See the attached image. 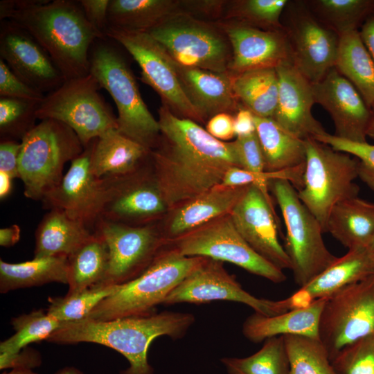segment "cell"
<instances>
[{"instance_id":"1","label":"cell","mask_w":374,"mask_h":374,"mask_svg":"<svg viewBox=\"0 0 374 374\" xmlns=\"http://www.w3.org/2000/svg\"><path fill=\"white\" fill-rule=\"evenodd\" d=\"M158 113L161 136L151 160L168 210L220 185L229 168H240L233 141L215 139L165 105Z\"/></svg>"},{"instance_id":"2","label":"cell","mask_w":374,"mask_h":374,"mask_svg":"<svg viewBox=\"0 0 374 374\" xmlns=\"http://www.w3.org/2000/svg\"><path fill=\"white\" fill-rule=\"evenodd\" d=\"M0 19L29 33L65 80L89 74L91 48L107 37L88 21L78 1L3 0Z\"/></svg>"},{"instance_id":"3","label":"cell","mask_w":374,"mask_h":374,"mask_svg":"<svg viewBox=\"0 0 374 374\" xmlns=\"http://www.w3.org/2000/svg\"><path fill=\"white\" fill-rule=\"evenodd\" d=\"M194 322L192 314L169 311L108 321L85 318L62 323L46 341L58 344L87 342L103 345L128 361L129 366L120 374H154L148 359L152 341L163 335L181 339Z\"/></svg>"},{"instance_id":"4","label":"cell","mask_w":374,"mask_h":374,"mask_svg":"<svg viewBox=\"0 0 374 374\" xmlns=\"http://www.w3.org/2000/svg\"><path fill=\"white\" fill-rule=\"evenodd\" d=\"M107 37L97 39L89 53V73L114 100L117 130L152 151L159 144L158 120L149 111L124 57Z\"/></svg>"},{"instance_id":"5","label":"cell","mask_w":374,"mask_h":374,"mask_svg":"<svg viewBox=\"0 0 374 374\" xmlns=\"http://www.w3.org/2000/svg\"><path fill=\"white\" fill-rule=\"evenodd\" d=\"M204 257L185 256L164 247L151 265L136 278L118 285L87 318L108 321L154 313L168 294L198 265Z\"/></svg>"},{"instance_id":"6","label":"cell","mask_w":374,"mask_h":374,"mask_svg":"<svg viewBox=\"0 0 374 374\" xmlns=\"http://www.w3.org/2000/svg\"><path fill=\"white\" fill-rule=\"evenodd\" d=\"M19 179L24 194L42 201L61 181L65 164L84 150L75 132L53 119H44L21 141Z\"/></svg>"},{"instance_id":"7","label":"cell","mask_w":374,"mask_h":374,"mask_svg":"<svg viewBox=\"0 0 374 374\" xmlns=\"http://www.w3.org/2000/svg\"><path fill=\"white\" fill-rule=\"evenodd\" d=\"M306 156L299 198L326 232L332 208L358 197V159L314 138L305 139Z\"/></svg>"},{"instance_id":"8","label":"cell","mask_w":374,"mask_h":374,"mask_svg":"<svg viewBox=\"0 0 374 374\" xmlns=\"http://www.w3.org/2000/svg\"><path fill=\"white\" fill-rule=\"evenodd\" d=\"M269 186L285 222L284 249L291 262L294 280L300 287L305 286L338 257L326 247L320 223L300 200L294 186L288 180L276 179Z\"/></svg>"},{"instance_id":"9","label":"cell","mask_w":374,"mask_h":374,"mask_svg":"<svg viewBox=\"0 0 374 374\" xmlns=\"http://www.w3.org/2000/svg\"><path fill=\"white\" fill-rule=\"evenodd\" d=\"M148 33L180 66L229 73L231 44L215 21L180 12L169 17Z\"/></svg>"},{"instance_id":"10","label":"cell","mask_w":374,"mask_h":374,"mask_svg":"<svg viewBox=\"0 0 374 374\" xmlns=\"http://www.w3.org/2000/svg\"><path fill=\"white\" fill-rule=\"evenodd\" d=\"M100 86L91 75L65 80L45 96L37 110L40 121H60L77 134L86 148L107 131L117 130V116L100 95Z\"/></svg>"},{"instance_id":"11","label":"cell","mask_w":374,"mask_h":374,"mask_svg":"<svg viewBox=\"0 0 374 374\" xmlns=\"http://www.w3.org/2000/svg\"><path fill=\"white\" fill-rule=\"evenodd\" d=\"M166 246L185 256L205 257L233 263L274 283L286 280L282 269L260 256L244 240L230 214L168 240Z\"/></svg>"},{"instance_id":"12","label":"cell","mask_w":374,"mask_h":374,"mask_svg":"<svg viewBox=\"0 0 374 374\" xmlns=\"http://www.w3.org/2000/svg\"><path fill=\"white\" fill-rule=\"evenodd\" d=\"M105 36L122 46L138 63L141 80L150 86L176 116L204 123L200 114L186 96L175 61L148 33L108 26Z\"/></svg>"},{"instance_id":"13","label":"cell","mask_w":374,"mask_h":374,"mask_svg":"<svg viewBox=\"0 0 374 374\" xmlns=\"http://www.w3.org/2000/svg\"><path fill=\"white\" fill-rule=\"evenodd\" d=\"M374 332V275L349 285L326 298L319 339L330 359L346 346Z\"/></svg>"},{"instance_id":"14","label":"cell","mask_w":374,"mask_h":374,"mask_svg":"<svg viewBox=\"0 0 374 374\" xmlns=\"http://www.w3.org/2000/svg\"><path fill=\"white\" fill-rule=\"evenodd\" d=\"M281 23L292 65L311 83L319 82L335 66L339 36L314 16L305 0H289Z\"/></svg>"},{"instance_id":"15","label":"cell","mask_w":374,"mask_h":374,"mask_svg":"<svg viewBox=\"0 0 374 374\" xmlns=\"http://www.w3.org/2000/svg\"><path fill=\"white\" fill-rule=\"evenodd\" d=\"M94 231L109 249L108 269L102 285H118L139 276L166 244L163 233L152 224L130 226L100 219Z\"/></svg>"},{"instance_id":"16","label":"cell","mask_w":374,"mask_h":374,"mask_svg":"<svg viewBox=\"0 0 374 374\" xmlns=\"http://www.w3.org/2000/svg\"><path fill=\"white\" fill-rule=\"evenodd\" d=\"M150 158L131 173L103 178L106 195L100 219L143 226L152 224L168 210L157 186L152 160L148 166Z\"/></svg>"},{"instance_id":"17","label":"cell","mask_w":374,"mask_h":374,"mask_svg":"<svg viewBox=\"0 0 374 374\" xmlns=\"http://www.w3.org/2000/svg\"><path fill=\"white\" fill-rule=\"evenodd\" d=\"M229 301L245 304L265 316L287 310L283 301L256 297L244 290L235 277L227 272L223 262L205 258L167 296L163 305L180 303L202 304L213 301Z\"/></svg>"},{"instance_id":"18","label":"cell","mask_w":374,"mask_h":374,"mask_svg":"<svg viewBox=\"0 0 374 374\" xmlns=\"http://www.w3.org/2000/svg\"><path fill=\"white\" fill-rule=\"evenodd\" d=\"M91 143L71 162L59 184L42 200L48 209L59 208L94 231L105 202V186L90 168Z\"/></svg>"},{"instance_id":"19","label":"cell","mask_w":374,"mask_h":374,"mask_svg":"<svg viewBox=\"0 0 374 374\" xmlns=\"http://www.w3.org/2000/svg\"><path fill=\"white\" fill-rule=\"evenodd\" d=\"M230 215L237 231L256 253L282 270L291 269L290 260L278 240L270 196L250 185Z\"/></svg>"},{"instance_id":"20","label":"cell","mask_w":374,"mask_h":374,"mask_svg":"<svg viewBox=\"0 0 374 374\" xmlns=\"http://www.w3.org/2000/svg\"><path fill=\"white\" fill-rule=\"evenodd\" d=\"M0 59L18 78L43 93L55 90L65 81L45 50L9 20L1 21Z\"/></svg>"},{"instance_id":"21","label":"cell","mask_w":374,"mask_h":374,"mask_svg":"<svg viewBox=\"0 0 374 374\" xmlns=\"http://www.w3.org/2000/svg\"><path fill=\"white\" fill-rule=\"evenodd\" d=\"M215 22L231 44L232 54L228 67L231 75L292 63L283 29L267 30L234 20L221 19Z\"/></svg>"},{"instance_id":"22","label":"cell","mask_w":374,"mask_h":374,"mask_svg":"<svg viewBox=\"0 0 374 374\" xmlns=\"http://www.w3.org/2000/svg\"><path fill=\"white\" fill-rule=\"evenodd\" d=\"M313 89L315 103L322 106L333 121L335 136L367 142L370 108L350 81L333 67L313 84Z\"/></svg>"},{"instance_id":"23","label":"cell","mask_w":374,"mask_h":374,"mask_svg":"<svg viewBox=\"0 0 374 374\" xmlns=\"http://www.w3.org/2000/svg\"><path fill=\"white\" fill-rule=\"evenodd\" d=\"M276 69L278 94L272 118L285 130L303 140L327 133L312 113L315 103L313 84L291 62H285Z\"/></svg>"},{"instance_id":"24","label":"cell","mask_w":374,"mask_h":374,"mask_svg":"<svg viewBox=\"0 0 374 374\" xmlns=\"http://www.w3.org/2000/svg\"><path fill=\"white\" fill-rule=\"evenodd\" d=\"M175 63L186 96L206 122L220 113L235 114L242 106L234 94L229 73Z\"/></svg>"},{"instance_id":"25","label":"cell","mask_w":374,"mask_h":374,"mask_svg":"<svg viewBox=\"0 0 374 374\" xmlns=\"http://www.w3.org/2000/svg\"><path fill=\"white\" fill-rule=\"evenodd\" d=\"M248 186L217 185L174 208L175 211L163 231L166 241L230 214Z\"/></svg>"},{"instance_id":"26","label":"cell","mask_w":374,"mask_h":374,"mask_svg":"<svg viewBox=\"0 0 374 374\" xmlns=\"http://www.w3.org/2000/svg\"><path fill=\"white\" fill-rule=\"evenodd\" d=\"M151 151L112 129L91 143L90 168L98 178L131 173L150 158Z\"/></svg>"},{"instance_id":"27","label":"cell","mask_w":374,"mask_h":374,"mask_svg":"<svg viewBox=\"0 0 374 374\" xmlns=\"http://www.w3.org/2000/svg\"><path fill=\"white\" fill-rule=\"evenodd\" d=\"M326 300V298L316 299L306 309L288 310L274 316L254 312L243 323L242 334L255 344L271 337L286 335L319 339L320 316Z\"/></svg>"},{"instance_id":"28","label":"cell","mask_w":374,"mask_h":374,"mask_svg":"<svg viewBox=\"0 0 374 374\" xmlns=\"http://www.w3.org/2000/svg\"><path fill=\"white\" fill-rule=\"evenodd\" d=\"M93 233L63 210L50 209L35 231L34 258L68 256L89 240Z\"/></svg>"},{"instance_id":"29","label":"cell","mask_w":374,"mask_h":374,"mask_svg":"<svg viewBox=\"0 0 374 374\" xmlns=\"http://www.w3.org/2000/svg\"><path fill=\"white\" fill-rule=\"evenodd\" d=\"M326 232L348 250L367 248L374 238V203L358 197L337 203L330 213Z\"/></svg>"},{"instance_id":"30","label":"cell","mask_w":374,"mask_h":374,"mask_svg":"<svg viewBox=\"0 0 374 374\" xmlns=\"http://www.w3.org/2000/svg\"><path fill=\"white\" fill-rule=\"evenodd\" d=\"M255 123L266 171L284 170L305 163V140L292 134L272 118L255 116Z\"/></svg>"},{"instance_id":"31","label":"cell","mask_w":374,"mask_h":374,"mask_svg":"<svg viewBox=\"0 0 374 374\" xmlns=\"http://www.w3.org/2000/svg\"><path fill=\"white\" fill-rule=\"evenodd\" d=\"M339 36L335 68L360 93L370 107L374 102V60L364 45L359 30Z\"/></svg>"},{"instance_id":"32","label":"cell","mask_w":374,"mask_h":374,"mask_svg":"<svg viewBox=\"0 0 374 374\" xmlns=\"http://www.w3.org/2000/svg\"><path fill=\"white\" fill-rule=\"evenodd\" d=\"M67 256L35 258L11 263L0 260V292L50 283L67 284Z\"/></svg>"},{"instance_id":"33","label":"cell","mask_w":374,"mask_h":374,"mask_svg":"<svg viewBox=\"0 0 374 374\" xmlns=\"http://www.w3.org/2000/svg\"><path fill=\"white\" fill-rule=\"evenodd\" d=\"M184 12L178 0H110L109 26L148 33L171 15Z\"/></svg>"},{"instance_id":"34","label":"cell","mask_w":374,"mask_h":374,"mask_svg":"<svg viewBox=\"0 0 374 374\" xmlns=\"http://www.w3.org/2000/svg\"><path fill=\"white\" fill-rule=\"evenodd\" d=\"M231 77L234 94L242 106L256 116L273 117L278 94L276 68L251 70Z\"/></svg>"},{"instance_id":"35","label":"cell","mask_w":374,"mask_h":374,"mask_svg":"<svg viewBox=\"0 0 374 374\" xmlns=\"http://www.w3.org/2000/svg\"><path fill=\"white\" fill-rule=\"evenodd\" d=\"M374 275L366 248L348 250L305 286L316 299H326L349 285Z\"/></svg>"},{"instance_id":"36","label":"cell","mask_w":374,"mask_h":374,"mask_svg":"<svg viewBox=\"0 0 374 374\" xmlns=\"http://www.w3.org/2000/svg\"><path fill=\"white\" fill-rule=\"evenodd\" d=\"M109 265L108 247L100 235L93 236L67 257V294L100 285Z\"/></svg>"},{"instance_id":"37","label":"cell","mask_w":374,"mask_h":374,"mask_svg":"<svg viewBox=\"0 0 374 374\" xmlns=\"http://www.w3.org/2000/svg\"><path fill=\"white\" fill-rule=\"evenodd\" d=\"M314 16L338 35L359 30L374 12V0H305Z\"/></svg>"},{"instance_id":"38","label":"cell","mask_w":374,"mask_h":374,"mask_svg":"<svg viewBox=\"0 0 374 374\" xmlns=\"http://www.w3.org/2000/svg\"><path fill=\"white\" fill-rule=\"evenodd\" d=\"M228 374H289L290 364L283 336L266 339L262 348L247 357H223Z\"/></svg>"},{"instance_id":"39","label":"cell","mask_w":374,"mask_h":374,"mask_svg":"<svg viewBox=\"0 0 374 374\" xmlns=\"http://www.w3.org/2000/svg\"><path fill=\"white\" fill-rule=\"evenodd\" d=\"M289 359V374H337L319 339L283 336Z\"/></svg>"},{"instance_id":"40","label":"cell","mask_w":374,"mask_h":374,"mask_svg":"<svg viewBox=\"0 0 374 374\" xmlns=\"http://www.w3.org/2000/svg\"><path fill=\"white\" fill-rule=\"evenodd\" d=\"M289 0L228 1L222 19L267 30H283L282 15Z\"/></svg>"},{"instance_id":"41","label":"cell","mask_w":374,"mask_h":374,"mask_svg":"<svg viewBox=\"0 0 374 374\" xmlns=\"http://www.w3.org/2000/svg\"><path fill=\"white\" fill-rule=\"evenodd\" d=\"M11 323L15 333L1 342V353H17L30 344L46 340L62 324L44 310L14 317Z\"/></svg>"},{"instance_id":"42","label":"cell","mask_w":374,"mask_h":374,"mask_svg":"<svg viewBox=\"0 0 374 374\" xmlns=\"http://www.w3.org/2000/svg\"><path fill=\"white\" fill-rule=\"evenodd\" d=\"M118 285H97L64 296L49 297L47 312L61 323L82 320L105 298L113 294Z\"/></svg>"},{"instance_id":"43","label":"cell","mask_w":374,"mask_h":374,"mask_svg":"<svg viewBox=\"0 0 374 374\" xmlns=\"http://www.w3.org/2000/svg\"><path fill=\"white\" fill-rule=\"evenodd\" d=\"M41 103L0 97L1 140L21 141L35 126L36 113Z\"/></svg>"},{"instance_id":"44","label":"cell","mask_w":374,"mask_h":374,"mask_svg":"<svg viewBox=\"0 0 374 374\" xmlns=\"http://www.w3.org/2000/svg\"><path fill=\"white\" fill-rule=\"evenodd\" d=\"M305 163L294 168L280 171L251 172L240 167H232L224 176L220 186L226 187H240L253 185L260 188L264 194L269 196V184L276 179L288 180L298 191L303 184V175Z\"/></svg>"},{"instance_id":"45","label":"cell","mask_w":374,"mask_h":374,"mask_svg":"<svg viewBox=\"0 0 374 374\" xmlns=\"http://www.w3.org/2000/svg\"><path fill=\"white\" fill-rule=\"evenodd\" d=\"M332 364L337 374H374V332L344 348Z\"/></svg>"},{"instance_id":"46","label":"cell","mask_w":374,"mask_h":374,"mask_svg":"<svg viewBox=\"0 0 374 374\" xmlns=\"http://www.w3.org/2000/svg\"><path fill=\"white\" fill-rule=\"evenodd\" d=\"M316 140L326 143L335 150L349 154L358 159V177L374 191V145L368 142L357 143L326 133Z\"/></svg>"},{"instance_id":"47","label":"cell","mask_w":374,"mask_h":374,"mask_svg":"<svg viewBox=\"0 0 374 374\" xmlns=\"http://www.w3.org/2000/svg\"><path fill=\"white\" fill-rule=\"evenodd\" d=\"M240 168L251 172L265 170V158L256 132L233 141Z\"/></svg>"},{"instance_id":"48","label":"cell","mask_w":374,"mask_h":374,"mask_svg":"<svg viewBox=\"0 0 374 374\" xmlns=\"http://www.w3.org/2000/svg\"><path fill=\"white\" fill-rule=\"evenodd\" d=\"M0 96L41 103L45 95L21 81L0 59Z\"/></svg>"},{"instance_id":"49","label":"cell","mask_w":374,"mask_h":374,"mask_svg":"<svg viewBox=\"0 0 374 374\" xmlns=\"http://www.w3.org/2000/svg\"><path fill=\"white\" fill-rule=\"evenodd\" d=\"M182 10L194 17L202 16L209 19L223 18L228 1L223 0H181Z\"/></svg>"},{"instance_id":"50","label":"cell","mask_w":374,"mask_h":374,"mask_svg":"<svg viewBox=\"0 0 374 374\" xmlns=\"http://www.w3.org/2000/svg\"><path fill=\"white\" fill-rule=\"evenodd\" d=\"M42 362L41 354L28 346L15 353H0L1 370L17 368L33 369L41 366Z\"/></svg>"},{"instance_id":"51","label":"cell","mask_w":374,"mask_h":374,"mask_svg":"<svg viewBox=\"0 0 374 374\" xmlns=\"http://www.w3.org/2000/svg\"><path fill=\"white\" fill-rule=\"evenodd\" d=\"M88 21L105 35L109 26L108 8L110 0L78 1Z\"/></svg>"},{"instance_id":"52","label":"cell","mask_w":374,"mask_h":374,"mask_svg":"<svg viewBox=\"0 0 374 374\" xmlns=\"http://www.w3.org/2000/svg\"><path fill=\"white\" fill-rule=\"evenodd\" d=\"M21 148V141L1 140L0 171L8 174L13 179H19V162Z\"/></svg>"},{"instance_id":"53","label":"cell","mask_w":374,"mask_h":374,"mask_svg":"<svg viewBox=\"0 0 374 374\" xmlns=\"http://www.w3.org/2000/svg\"><path fill=\"white\" fill-rule=\"evenodd\" d=\"M206 130L211 136L220 141H229L235 136L234 116L226 112L215 114L207 121Z\"/></svg>"},{"instance_id":"54","label":"cell","mask_w":374,"mask_h":374,"mask_svg":"<svg viewBox=\"0 0 374 374\" xmlns=\"http://www.w3.org/2000/svg\"><path fill=\"white\" fill-rule=\"evenodd\" d=\"M233 116L236 137L246 136L256 132L255 115L249 109L241 106Z\"/></svg>"},{"instance_id":"55","label":"cell","mask_w":374,"mask_h":374,"mask_svg":"<svg viewBox=\"0 0 374 374\" xmlns=\"http://www.w3.org/2000/svg\"><path fill=\"white\" fill-rule=\"evenodd\" d=\"M282 301L288 311L306 309L312 305L315 299L307 290L299 287L296 292Z\"/></svg>"},{"instance_id":"56","label":"cell","mask_w":374,"mask_h":374,"mask_svg":"<svg viewBox=\"0 0 374 374\" xmlns=\"http://www.w3.org/2000/svg\"><path fill=\"white\" fill-rule=\"evenodd\" d=\"M359 32L364 45L374 60V12L367 17Z\"/></svg>"},{"instance_id":"57","label":"cell","mask_w":374,"mask_h":374,"mask_svg":"<svg viewBox=\"0 0 374 374\" xmlns=\"http://www.w3.org/2000/svg\"><path fill=\"white\" fill-rule=\"evenodd\" d=\"M21 229L17 224L0 229V245L10 247L15 245L20 239Z\"/></svg>"},{"instance_id":"58","label":"cell","mask_w":374,"mask_h":374,"mask_svg":"<svg viewBox=\"0 0 374 374\" xmlns=\"http://www.w3.org/2000/svg\"><path fill=\"white\" fill-rule=\"evenodd\" d=\"M8 174L0 171V199H4L8 197L12 190V180Z\"/></svg>"},{"instance_id":"59","label":"cell","mask_w":374,"mask_h":374,"mask_svg":"<svg viewBox=\"0 0 374 374\" xmlns=\"http://www.w3.org/2000/svg\"><path fill=\"white\" fill-rule=\"evenodd\" d=\"M370 108V118L368 125L366 135L367 137L371 138L374 140V102L369 107Z\"/></svg>"},{"instance_id":"60","label":"cell","mask_w":374,"mask_h":374,"mask_svg":"<svg viewBox=\"0 0 374 374\" xmlns=\"http://www.w3.org/2000/svg\"><path fill=\"white\" fill-rule=\"evenodd\" d=\"M54 374H84L79 368L73 366H66L57 370Z\"/></svg>"},{"instance_id":"61","label":"cell","mask_w":374,"mask_h":374,"mask_svg":"<svg viewBox=\"0 0 374 374\" xmlns=\"http://www.w3.org/2000/svg\"><path fill=\"white\" fill-rule=\"evenodd\" d=\"M1 374H38V373L36 372H34L33 369L17 368H12V370L8 372L3 371Z\"/></svg>"},{"instance_id":"62","label":"cell","mask_w":374,"mask_h":374,"mask_svg":"<svg viewBox=\"0 0 374 374\" xmlns=\"http://www.w3.org/2000/svg\"><path fill=\"white\" fill-rule=\"evenodd\" d=\"M366 251L374 269V238L371 241V244L366 248Z\"/></svg>"}]
</instances>
